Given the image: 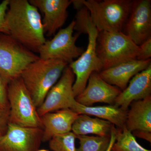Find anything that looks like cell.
<instances>
[{
  "label": "cell",
  "mask_w": 151,
  "mask_h": 151,
  "mask_svg": "<svg viewBox=\"0 0 151 151\" xmlns=\"http://www.w3.org/2000/svg\"><path fill=\"white\" fill-rule=\"evenodd\" d=\"M6 23L11 36L33 52L46 41L39 11L27 0H9Z\"/></svg>",
  "instance_id": "1"
},
{
  "label": "cell",
  "mask_w": 151,
  "mask_h": 151,
  "mask_svg": "<svg viewBox=\"0 0 151 151\" xmlns=\"http://www.w3.org/2000/svg\"><path fill=\"white\" fill-rule=\"evenodd\" d=\"M74 30L78 33L88 35V43L86 50L76 60L68 64L76 79L73 86L75 97L85 89L89 76L93 72L99 73L103 67L96 53V42L98 30L92 23L89 11L84 7L77 11L75 16Z\"/></svg>",
  "instance_id": "2"
},
{
  "label": "cell",
  "mask_w": 151,
  "mask_h": 151,
  "mask_svg": "<svg viewBox=\"0 0 151 151\" xmlns=\"http://www.w3.org/2000/svg\"><path fill=\"white\" fill-rule=\"evenodd\" d=\"M68 65L58 60L39 58L29 64L22 71L20 77L37 108L43 103Z\"/></svg>",
  "instance_id": "3"
},
{
  "label": "cell",
  "mask_w": 151,
  "mask_h": 151,
  "mask_svg": "<svg viewBox=\"0 0 151 151\" xmlns=\"http://www.w3.org/2000/svg\"><path fill=\"white\" fill-rule=\"evenodd\" d=\"M131 0H83L98 32H123L129 15Z\"/></svg>",
  "instance_id": "4"
},
{
  "label": "cell",
  "mask_w": 151,
  "mask_h": 151,
  "mask_svg": "<svg viewBox=\"0 0 151 151\" xmlns=\"http://www.w3.org/2000/svg\"><path fill=\"white\" fill-rule=\"evenodd\" d=\"M96 50L103 70L137 59L139 47L124 32L102 31L98 33Z\"/></svg>",
  "instance_id": "5"
},
{
  "label": "cell",
  "mask_w": 151,
  "mask_h": 151,
  "mask_svg": "<svg viewBox=\"0 0 151 151\" xmlns=\"http://www.w3.org/2000/svg\"><path fill=\"white\" fill-rule=\"evenodd\" d=\"M39 58L10 35L0 33V76L7 84L20 77L25 68Z\"/></svg>",
  "instance_id": "6"
},
{
  "label": "cell",
  "mask_w": 151,
  "mask_h": 151,
  "mask_svg": "<svg viewBox=\"0 0 151 151\" xmlns=\"http://www.w3.org/2000/svg\"><path fill=\"white\" fill-rule=\"evenodd\" d=\"M9 123L23 127L42 129L41 118L21 77L8 84Z\"/></svg>",
  "instance_id": "7"
},
{
  "label": "cell",
  "mask_w": 151,
  "mask_h": 151,
  "mask_svg": "<svg viewBox=\"0 0 151 151\" xmlns=\"http://www.w3.org/2000/svg\"><path fill=\"white\" fill-rule=\"evenodd\" d=\"M74 25L73 20L67 27L60 29L51 40H46L38 52L40 58L58 60L68 65L73 60L78 58L84 50L76 44L80 34H73Z\"/></svg>",
  "instance_id": "8"
},
{
  "label": "cell",
  "mask_w": 151,
  "mask_h": 151,
  "mask_svg": "<svg viewBox=\"0 0 151 151\" xmlns=\"http://www.w3.org/2000/svg\"><path fill=\"white\" fill-rule=\"evenodd\" d=\"M75 78L74 73L68 65L59 80L49 91L43 103L37 108L40 117L46 113L70 109L75 100L73 89Z\"/></svg>",
  "instance_id": "9"
},
{
  "label": "cell",
  "mask_w": 151,
  "mask_h": 151,
  "mask_svg": "<svg viewBox=\"0 0 151 151\" xmlns=\"http://www.w3.org/2000/svg\"><path fill=\"white\" fill-rule=\"evenodd\" d=\"M43 129L9 123L7 130L0 138V151H37L42 142Z\"/></svg>",
  "instance_id": "10"
},
{
  "label": "cell",
  "mask_w": 151,
  "mask_h": 151,
  "mask_svg": "<svg viewBox=\"0 0 151 151\" xmlns=\"http://www.w3.org/2000/svg\"><path fill=\"white\" fill-rule=\"evenodd\" d=\"M124 33L139 46L151 38V1H132Z\"/></svg>",
  "instance_id": "11"
},
{
  "label": "cell",
  "mask_w": 151,
  "mask_h": 151,
  "mask_svg": "<svg viewBox=\"0 0 151 151\" xmlns=\"http://www.w3.org/2000/svg\"><path fill=\"white\" fill-rule=\"evenodd\" d=\"M122 92L118 87L106 82L99 73L94 72L89 76L85 89L75 97V100L79 104L86 106H91L97 103L113 105Z\"/></svg>",
  "instance_id": "12"
},
{
  "label": "cell",
  "mask_w": 151,
  "mask_h": 151,
  "mask_svg": "<svg viewBox=\"0 0 151 151\" xmlns=\"http://www.w3.org/2000/svg\"><path fill=\"white\" fill-rule=\"evenodd\" d=\"M43 15L42 23L45 34L55 35L65 24L68 17L67 9L71 4L68 0H29Z\"/></svg>",
  "instance_id": "13"
},
{
  "label": "cell",
  "mask_w": 151,
  "mask_h": 151,
  "mask_svg": "<svg viewBox=\"0 0 151 151\" xmlns=\"http://www.w3.org/2000/svg\"><path fill=\"white\" fill-rule=\"evenodd\" d=\"M151 93V64L132 78L129 86L119 94L113 105L127 111L132 102L148 97Z\"/></svg>",
  "instance_id": "14"
},
{
  "label": "cell",
  "mask_w": 151,
  "mask_h": 151,
  "mask_svg": "<svg viewBox=\"0 0 151 151\" xmlns=\"http://www.w3.org/2000/svg\"><path fill=\"white\" fill-rule=\"evenodd\" d=\"M151 64V59L133 60L101 70L99 74L108 84L123 91L126 89L131 78L146 69Z\"/></svg>",
  "instance_id": "15"
},
{
  "label": "cell",
  "mask_w": 151,
  "mask_h": 151,
  "mask_svg": "<svg viewBox=\"0 0 151 151\" xmlns=\"http://www.w3.org/2000/svg\"><path fill=\"white\" fill-rule=\"evenodd\" d=\"M79 114L69 108L45 114L41 117L43 129L42 142L49 141L58 135L70 132Z\"/></svg>",
  "instance_id": "16"
},
{
  "label": "cell",
  "mask_w": 151,
  "mask_h": 151,
  "mask_svg": "<svg viewBox=\"0 0 151 151\" xmlns=\"http://www.w3.org/2000/svg\"><path fill=\"white\" fill-rule=\"evenodd\" d=\"M127 112L126 127L131 132L151 133V96L134 101Z\"/></svg>",
  "instance_id": "17"
},
{
  "label": "cell",
  "mask_w": 151,
  "mask_h": 151,
  "mask_svg": "<svg viewBox=\"0 0 151 151\" xmlns=\"http://www.w3.org/2000/svg\"><path fill=\"white\" fill-rule=\"evenodd\" d=\"M70 109L78 114H85L94 116L111 122V124L121 129L126 126L127 112L114 105L96 107L84 106L76 100L73 102Z\"/></svg>",
  "instance_id": "18"
},
{
  "label": "cell",
  "mask_w": 151,
  "mask_h": 151,
  "mask_svg": "<svg viewBox=\"0 0 151 151\" xmlns=\"http://www.w3.org/2000/svg\"><path fill=\"white\" fill-rule=\"evenodd\" d=\"M113 124L99 118L79 114L72 125V132L76 136L93 134L99 137H111Z\"/></svg>",
  "instance_id": "19"
},
{
  "label": "cell",
  "mask_w": 151,
  "mask_h": 151,
  "mask_svg": "<svg viewBox=\"0 0 151 151\" xmlns=\"http://www.w3.org/2000/svg\"><path fill=\"white\" fill-rule=\"evenodd\" d=\"M111 151H151L140 145L132 132L126 126L122 129L116 128V139Z\"/></svg>",
  "instance_id": "20"
},
{
  "label": "cell",
  "mask_w": 151,
  "mask_h": 151,
  "mask_svg": "<svg viewBox=\"0 0 151 151\" xmlns=\"http://www.w3.org/2000/svg\"><path fill=\"white\" fill-rule=\"evenodd\" d=\"M79 141V146L76 151H105L108 148L110 137L76 136Z\"/></svg>",
  "instance_id": "21"
},
{
  "label": "cell",
  "mask_w": 151,
  "mask_h": 151,
  "mask_svg": "<svg viewBox=\"0 0 151 151\" xmlns=\"http://www.w3.org/2000/svg\"><path fill=\"white\" fill-rule=\"evenodd\" d=\"M76 135L72 132L58 135L49 141V147L53 151H76Z\"/></svg>",
  "instance_id": "22"
},
{
  "label": "cell",
  "mask_w": 151,
  "mask_h": 151,
  "mask_svg": "<svg viewBox=\"0 0 151 151\" xmlns=\"http://www.w3.org/2000/svg\"><path fill=\"white\" fill-rule=\"evenodd\" d=\"M9 4V0H4L0 4V33L9 35L6 21Z\"/></svg>",
  "instance_id": "23"
},
{
  "label": "cell",
  "mask_w": 151,
  "mask_h": 151,
  "mask_svg": "<svg viewBox=\"0 0 151 151\" xmlns=\"http://www.w3.org/2000/svg\"><path fill=\"white\" fill-rule=\"evenodd\" d=\"M9 123V108H0V138L5 134Z\"/></svg>",
  "instance_id": "24"
},
{
  "label": "cell",
  "mask_w": 151,
  "mask_h": 151,
  "mask_svg": "<svg viewBox=\"0 0 151 151\" xmlns=\"http://www.w3.org/2000/svg\"><path fill=\"white\" fill-rule=\"evenodd\" d=\"M139 51L137 59L140 60H147L151 59V38L139 46Z\"/></svg>",
  "instance_id": "25"
},
{
  "label": "cell",
  "mask_w": 151,
  "mask_h": 151,
  "mask_svg": "<svg viewBox=\"0 0 151 151\" xmlns=\"http://www.w3.org/2000/svg\"><path fill=\"white\" fill-rule=\"evenodd\" d=\"M8 84L0 76V108H9L7 97Z\"/></svg>",
  "instance_id": "26"
},
{
  "label": "cell",
  "mask_w": 151,
  "mask_h": 151,
  "mask_svg": "<svg viewBox=\"0 0 151 151\" xmlns=\"http://www.w3.org/2000/svg\"><path fill=\"white\" fill-rule=\"evenodd\" d=\"M132 134L134 137L142 138L151 143V133L142 132H132Z\"/></svg>",
  "instance_id": "27"
},
{
  "label": "cell",
  "mask_w": 151,
  "mask_h": 151,
  "mask_svg": "<svg viewBox=\"0 0 151 151\" xmlns=\"http://www.w3.org/2000/svg\"><path fill=\"white\" fill-rule=\"evenodd\" d=\"M116 128L115 127V126L114 125H113L112 130H111L110 143H109V146H108V148L105 151H112V147H113V144H114L115 141H116Z\"/></svg>",
  "instance_id": "28"
},
{
  "label": "cell",
  "mask_w": 151,
  "mask_h": 151,
  "mask_svg": "<svg viewBox=\"0 0 151 151\" xmlns=\"http://www.w3.org/2000/svg\"><path fill=\"white\" fill-rule=\"evenodd\" d=\"M71 4L73 5V7L77 11L84 7V5L83 4V0H71Z\"/></svg>",
  "instance_id": "29"
},
{
  "label": "cell",
  "mask_w": 151,
  "mask_h": 151,
  "mask_svg": "<svg viewBox=\"0 0 151 151\" xmlns=\"http://www.w3.org/2000/svg\"><path fill=\"white\" fill-rule=\"evenodd\" d=\"M37 151H49L48 150H43V149H42V150H38Z\"/></svg>",
  "instance_id": "30"
}]
</instances>
